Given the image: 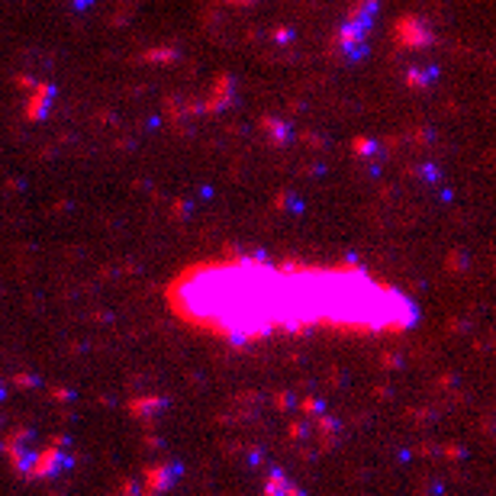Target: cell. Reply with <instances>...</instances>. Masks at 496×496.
<instances>
[{
    "label": "cell",
    "mask_w": 496,
    "mask_h": 496,
    "mask_svg": "<svg viewBox=\"0 0 496 496\" xmlns=\"http://www.w3.org/2000/svg\"><path fill=\"white\" fill-rule=\"evenodd\" d=\"M181 319L229 338L300 329H403L412 307L403 294L358 268H277L255 258L197 265L171 287Z\"/></svg>",
    "instance_id": "1"
}]
</instances>
